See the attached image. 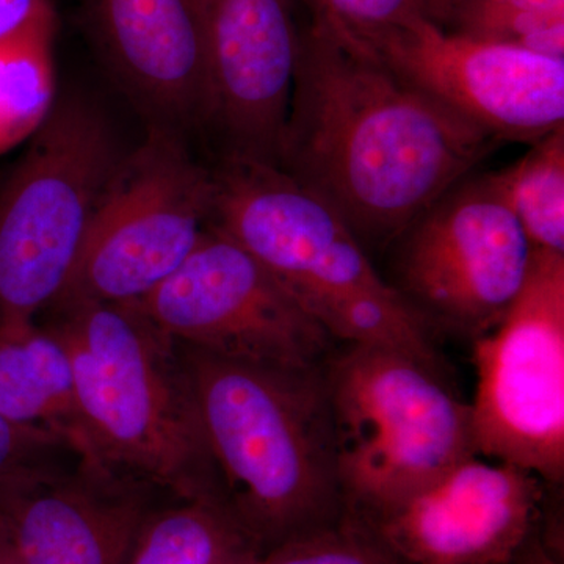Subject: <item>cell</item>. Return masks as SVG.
I'll return each instance as SVG.
<instances>
[{"mask_svg": "<svg viewBox=\"0 0 564 564\" xmlns=\"http://www.w3.org/2000/svg\"><path fill=\"white\" fill-rule=\"evenodd\" d=\"M500 140L393 73L311 13L278 166L340 217L364 248L400 236Z\"/></svg>", "mask_w": 564, "mask_h": 564, "instance_id": "obj_1", "label": "cell"}, {"mask_svg": "<svg viewBox=\"0 0 564 564\" xmlns=\"http://www.w3.org/2000/svg\"><path fill=\"white\" fill-rule=\"evenodd\" d=\"M180 348L226 510L259 554L337 524L347 507L326 362L295 369Z\"/></svg>", "mask_w": 564, "mask_h": 564, "instance_id": "obj_2", "label": "cell"}, {"mask_svg": "<svg viewBox=\"0 0 564 564\" xmlns=\"http://www.w3.org/2000/svg\"><path fill=\"white\" fill-rule=\"evenodd\" d=\"M87 458L170 499L225 496L180 345L135 304L55 303Z\"/></svg>", "mask_w": 564, "mask_h": 564, "instance_id": "obj_3", "label": "cell"}, {"mask_svg": "<svg viewBox=\"0 0 564 564\" xmlns=\"http://www.w3.org/2000/svg\"><path fill=\"white\" fill-rule=\"evenodd\" d=\"M212 174L210 225L250 251L334 340L397 348L440 367L429 323L329 207L265 163L225 159Z\"/></svg>", "mask_w": 564, "mask_h": 564, "instance_id": "obj_4", "label": "cell"}, {"mask_svg": "<svg viewBox=\"0 0 564 564\" xmlns=\"http://www.w3.org/2000/svg\"><path fill=\"white\" fill-rule=\"evenodd\" d=\"M345 507L372 521L475 454L470 406L441 367L348 344L325 366Z\"/></svg>", "mask_w": 564, "mask_h": 564, "instance_id": "obj_5", "label": "cell"}, {"mask_svg": "<svg viewBox=\"0 0 564 564\" xmlns=\"http://www.w3.org/2000/svg\"><path fill=\"white\" fill-rule=\"evenodd\" d=\"M121 159L101 111L55 101L0 188V322L57 302Z\"/></svg>", "mask_w": 564, "mask_h": 564, "instance_id": "obj_6", "label": "cell"}, {"mask_svg": "<svg viewBox=\"0 0 564 564\" xmlns=\"http://www.w3.org/2000/svg\"><path fill=\"white\" fill-rule=\"evenodd\" d=\"M212 203L214 174L193 161L184 135L148 128L122 155L55 303H139L195 250Z\"/></svg>", "mask_w": 564, "mask_h": 564, "instance_id": "obj_7", "label": "cell"}, {"mask_svg": "<svg viewBox=\"0 0 564 564\" xmlns=\"http://www.w3.org/2000/svg\"><path fill=\"white\" fill-rule=\"evenodd\" d=\"M475 454L564 477V252L534 250L503 321L474 340Z\"/></svg>", "mask_w": 564, "mask_h": 564, "instance_id": "obj_8", "label": "cell"}, {"mask_svg": "<svg viewBox=\"0 0 564 564\" xmlns=\"http://www.w3.org/2000/svg\"><path fill=\"white\" fill-rule=\"evenodd\" d=\"M393 285L423 321L473 339L503 321L533 247L489 174L464 177L399 237Z\"/></svg>", "mask_w": 564, "mask_h": 564, "instance_id": "obj_9", "label": "cell"}, {"mask_svg": "<svg viewBox=\"0 0 564 564\" xmlns=\"http://www.w3.org/2000/svg\"><path fill=\"white\" fill-rule=\"evenodd\" d=\"M137 307L184 345L276 367L323 366L334 339L265 267L232 237L207 225L184 263Z\"/></svg>", "mask_w": 564, "mask_h": 564, "instance_id": "obj_10", "label": "cell"}, {"mask_svg": "<svg viewBox=\"0 0 564 564\" xmlns=\"http://www.w3.org/2000/svg\"><path fill=\"white\" fill-rule=\"evenodd\" d=\"M352 41L497 140L533 143L564 128V58L452 35L426 18Z\"/></svg>", "mask_w": 564, "mask_h": 564, "instance_id": "obj_11", "label": "cell"}, {"mask_svg": "<svg viewBox=\"0 0 564 564\" xmlns=\"http://www.w3.org/2000/svg\"><path fill=\"white\" fill-rule=\"evenodd\" d=\"M543 480L513 464L464 459L367 522L403 564H510L533 534Z\"/></svg>", "mask_w": 564, "mask_h": 564, "instance_id": "obj_12", "label": "cell"}, {"mask_svg": "<svg viewBox=\"0 0 564 564\" xmlns=\"http://www.w3.org/2000/svg\"><path fill=\"white\" fill-rule=\"evenodd\" d=\"M82 22L150 128L210 121L209 0H79Z\"/></svg>", "mask_w": 564, "mask_h": 564, "instance_id": "obj_13", "label": "cell"}, {"mask_svg": "<svg viewBox=\"0 0 564 564\" xmlns=\"http://www.w3.org/2000/svg\"><path fill=\"white\" fill-rule=\"evenodd\" d=\"M166 499L77 455L0 491V540L20 564H126Z\"/></svg>", "mask_w": 564, "mask_h": 564, "instance_id": "obj_14", "label": "cell"}, {"mask_svg": "<svg viewBox=\"0 0 564 564\" xmlns=\"http://www.w3.org/2000/svg\"><path fill=\"white\" fill-rule=\"evenodd\" d=\"M296 51L291 0H209V122L226 159L278 166Z\"/></svg>", "mask_w": 564, "mask_h": 564, "instance_id": "obj_15", "label": "cell"}, {"mask_svg": "<svg viewBox=\"0 0 564 564\" xmlns=\"http://www.w3.org/2000/svg\"><path fill=\"white\" fill-rule=\"evenodd\" d=\"M0 415L58 434L82 454L69 355L36 318L0 322Z\"/></svg>", "mask_w": 564, "mask_h": 564, "instance_id": "obj_16", "label": "cell"}, {"mask_svg": "<svg viewBox=\"0 0 564 564\" xmlns=\"http://www.w3.org/2000/svg\"><path fill=\"white\" fill-rule=\"evenodd\" d=\"M259 551L221 505L163 500L126 564H256Z\"/></svg>", "mask_w": 564, "mask_h": 564, "instance_id": "obj_17", "label": "cell"}, {"mask_svg": "<svg viewBox=\"0 0 564 564\" xmlns=\"http://www.w3.org/2000/svg\"><path fill=\"white\" fill-rule=\"evenodd\" d=\"M441 31L564 58V0H425Z\"/></svg>", "mask_w": 564, "mask_h": 564, "instance_id": "obj_18", "label": "cell"}, {"mask_svg": "<svg viewBox=\"0 0 564 564\" xmlns=\"http://www.w3.org/2000/svg\"><path fill=\"white\" fill-rule=\"evenodd\" d=\"M57 18L0 43V152L32 139L55 101Z\"/></svg>", "mask_w": 564, "mask_h": 564, "instance_id": "obj_19", "label": "cell"}, {"mask_svg": "<svg viewBox=\"0 0 564 564\" xmlns=\"http://www.w3.org/2000/svg\"><path fill=\"white\" fill-rule=\"evenodd\" d=\"M489 177L534 250L564 252V128Z\"/></svg>", "mask_w": 564, "mask_h": 564, "instance_id": "obj_20", "label": "cell"}, {"mask_svg": "<svg viewBox=\"0 0 564 564\" xmlns=\"http://www.w3.org/2000/svg\"><path fill=\"white\" fill-rule=\"evenodd\" d=\"M256 564H403L358 516L293 538L259 555Z\"/></svg>", "mask_w": 564, "mask_h": 564, "instance_id": "obj_21", "label": "cell"}, {"mask_svg": "<svg viewBox=\"0 0 564 564\" xmlns=\"http://www.w3.org/2000/svg\"><path fill=\"white\" fill-rule=\"evenodd\" d=\"M77 455L65 437L0 415V491L57 469Z\"/></svg>", "mask_w": 564, "mask_h": 564, "instance_id": "obj_22", "label": "cell"}, {"mask_svg": "<svg viewBox=\"0 0 564 564\" xmlns=\"http://www.w3.org/2000/svg\"><path fill=\"white\" fill-rule=\"evenodd\" d=\"M337 32L352 40H369L425 18V0H303Z\"/></svg>", "mask_w": 564, "mask_h": 564, "instance_id": "obj_23", "label": "cell"}, {"mask_svg": "<svg viewBox=\"0 0 564 564\" xmlns=\"http://www.w3.org/2000/svg\"><path fill=\"white\" fill-rule=\"evenodd\" d=\"M55 18L51 0H0V43Z\"/></svg>", "mask_w": 564, "mask_h": 564, "instance_id": "obj_24", "label": "cell"}, {"mask_svg": "<svg viewBox=\"0 0 564 564\" xmlns=\"http://www.w3.org/2000/svg\"><path fill=\"white\" fill-rule=\"evenodd\" d=\"M510 564H562L555 558L538 538H529L524 547L511 560Z\"/></svg>", "mask_w": 564, "mask_h": 564, "instance_id": "obj_25", "label": "cell"}, {"mask_svg": "<svg viewBox=\"0 0 564 564\" xmlns=\"http://www.w3.org/2000/svg\"><path fill=\"white\" fill-rule=\"evenodd\" d=\"M0 564H20L17 562V558L11 555L10 549L7 547L2 540H0Z\"/></svg>", "mask_w": 564, "mask_h": 564, "instance_id": "obj_26", "label": "cell"}]
</instances>
